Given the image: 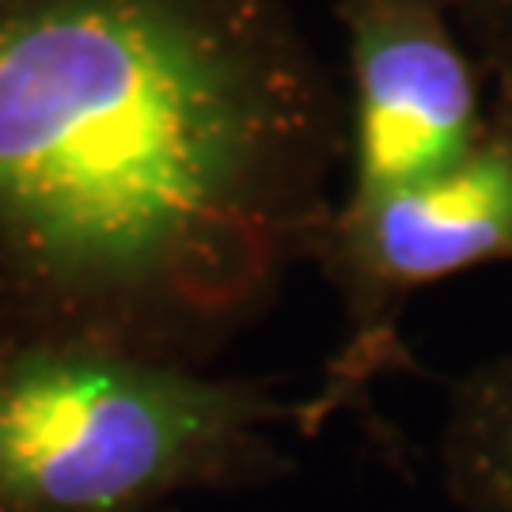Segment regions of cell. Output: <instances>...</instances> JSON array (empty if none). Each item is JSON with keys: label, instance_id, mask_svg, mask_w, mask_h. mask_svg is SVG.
Instances as JSON below:
<instances>
[{"label": "cell", "instance_id": "obj_1", "mask_svg": "<svg viewBox=\"0 0 512 512\" xmlns=\"http://www.w3.org/2000/svg\"><path fill=\"white\" fill-rule=\"evenodd\" d=\"M346 156L285 0H0V342L209 368L311 258Z\"/></svg>", "mask_w": 512, "mask_h": 512}, {"label": "cell", "instance_id": "obj_2", "mask_svg": "<svg viewBox=\"0 0 512 512\" xmlns=\"http://www.w3.org/2000/svg\"><path fill=\"white\" fill-rule=\"evenodd\" d=\"M304 403L266 380L88 342H0V512H164L274 482Z\"/></svg>", "mask_w": 512, "mask_h": 512}, {"label": "cell", "instance_id": "obj_3", "mask_svg": "<svg viewBox=\"0 0 512 512\" xmlns=\"http://www.w3.org/2000/svg\"><path fill=\"white\" fill-rule=\"evenodd\" d=\"M308 262L346 315V342L304 399V433H315L365 403L380 376L410 365L403 311L418 289L512 262V92L497 95L482 141L456 167L365 209H334Z\"/></svg>", "mask_w": 512, "mask_h": 512}, {"label": "cell", "instance_id": "obj_4", "mask_svg": "<svg viewBox=\"0 0 512 512\" xmlns=\"http://www.w3.org/2000/svg\"><path fill=\"white\" fill-rule=\"evenodd\" d=\"M338 19L349 54V183L338 209H365L456 167L490 110L444 0H338Z\"/></svg>", "mask_w": 512, "mask_h": 512}, {"label": "cell", "instance_id": "obj_5", "mask_svg": "<svg viewBox=\"0 0 512 512\" xmlns=\"http://www.w3.org/2000/svg\"><path fill=\"white\" fill-rule=\"evenodd\" d=\"M440 471L459 512H512V357L486 361L452 387Z\"/></svg>", "mask_w": 512, "mask_h": 512}, {"label": "cell", "instance_id": "obj_6", "mask_svg": "<svg viewBox=\"0 0 512 512\" xmlns=\"http://www.w3.org/2000/svg\"><path fill=\"white\" fill-rule=\"evenodd\" d=\"M444 8L482 65L494 76L505 73L512 65V0H444Z\"/></svg>", "mask_w": 512, "mask_h": 512}, {"label": "cell", "instance_id": "obj_7", "mask_svg": "<svg viewBox=\"0 0 512 512\" xmlns=\"http://www.w3.org/2000/svg\"><path fill=\"white\" fill-rule=\"evenodd\" d=\"M497 84H501V92H512V65L501 76H497Z\"/></svg>", "mask_w": 512, "mask_h": 512}, {"label": "cell", "instance_id": "obj_8", "mask_svg": "<svg viewBox=\"0 0 512 512\" xmlns=\"http://www.w3.org/2000/svg\"><path fill=\"white\" fill-rule=\"evenodd\" d=\"M164 512H167V509H164Z\"/></svg>", "mask_w": 512, "mask_h": 512}]
</instances>
